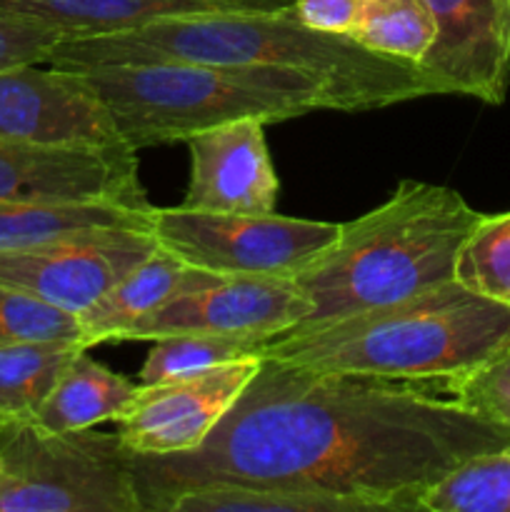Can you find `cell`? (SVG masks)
<instances>
[{"instance_id": "6da1fadb", "label": "cell", "mask_w": 510, "mask_h": 512, "mask_svg": "<svg viewBox=\"0 0 510 512\" xmlns=\"http://www.w3.org/2000/svg\"><path fill=\"white\" fill-rule=\"evenodd\" d=\"M510 445V428L415 380L318 373L263 360L205 443L180 455L130 453L143 512L215 483L345 495L413 512L465 460Z\"/></svg>"}, {"instance_id": "7a4b0ae2", "label": "cell", "mask_w": 510, "mask_h": 512, "mask_svg": "<svg viewBox=\"0 0 510 512\" xmlns=\"http://www.w3.org/2000/svg\"><path fill=\"white\" fill-rule=\"evenodd\" d=\"M143 63H200L303 73L330 90L333 110L365 113L435 95L418 63L385 58L353 38L300 23L293 8L165 18L100 38H65L48 65L73 73Z\"/></svg>"}, {"instance_id": "3957f363", "label": "cell", "mask_w": 510, "mask_h": 512, "mask_svg": "<svg viewBox=\"0 0 510 512\" xmlns=\"http://www.w3.org/2000/svg\"><path fill=\"white\" fill-rule=\"evenodd\" d=\"M480 215L453 188L400 180L385 203L340 225L335 243L295 278L308 313L288 333L385 308L450 283Z\"/></svg>"}, {"instance_id": "277c9868", "label": "cell", "mask_w": 510, "mask_h": 512, "mask_svg": "<svg viewBox=\"0 0 510 512\" xmlns=\"http://www.w3.org/2000/svg\"><path fill=\"white\" fill-rule=\"evenodd\" d=\"M510 350V308L438 285L385 308L320 328L283 333L263 345V360L318 373L445 383Z\"/></svg>"}, {"instance_id": "5b68a950", "label": "cell", "mask_w": 510, "mask_h": 512, "mask_svg": "<svg viewBox=\"0 0 510 512\" xmlns=\"http://www.w3.org/2000/svg\"><path fill=\"white\" fill-rule=\"evenodd\" d=\"M130 150L178 143L238 118L268 123L333 110L330 90L303 73L200 63L113 65L80 73Z\"/></svg>"}, {"instance_id": "8992f818", "label": "cell", "mask_w": 510, "mask_h": 512, "mask_svg": "<svg viewBox=\"0 0 510 512\" xmlns=\"http://www.w3.org/2000/svg\"><path fill=\"white\" fill-rule=\"evenodd\" d=\"M0 512H143L130 450L118 433L3 420Z\"/></svg>"}, {"instance_id": "52a82bcc", "label": "cell", "mask_w": 510, "mask_h": 512, "mask_svg": "<svg viewBox=\"0 0 510 512\" xmlns=\"http://www.w3.org/2000/svg\"><path fill=\"white\" fill-rule=\"evenodd\" d=\"M340 225L285 218L278 213H210L155 208L160 248L190 268L218 275L295 280L335 243Z\"/></svg>"}, {"instance_id": "ba28073f", "label": "cell", "mask_w": 510, "mask_h": 512, "mask_svg": "<svg viewBox=\"0 0 510 512\" xmlns=\"http://www.w3.org/2000/svg\"><path fill=\"white\" fill-rule=\"evenodd\" d=\"M155 248L158 240L148 230H83L38 248L0 253V283L80 318Z\"/></svg>"}, {"instance_id": "9c48e42d", "label": "cell", "mask_w": 510, "mask_h": 512, "mask_svg": "<svg viewBox=\"0 0 510 512\" xmlns=\"http://www.w3.org/2000/svg\"><path fill=\"white\" fill-rule=\"evenodd\" d=\"M3 203H113L153 208L128 145L65 148L0 138Z\"/></svg>"}, {"instance_id": "30bf717a", "label": "cell", "mask_w": 510, "mask_h": 512, "mask_svg": "<svg viewBox=\"0 0 510 512\" xmlns=\"http://www.w3.org/2000/svg\"><path fill=\"white\" fill-rule=\"evenodd\" d=\"M305 313L308 300L295 280L213 273L135 323L123 340H158L183 333L275 338L293 330Z\"/></svg>"}, {"instance_id": "8fae6325", "label": "cell", "mask_w": 510, "mask_h": 512, "mask_svg": "<svg viewBox=\"0 0 510 512\" xmlns=\"http://www.w3.org/2000/svg\"><path fill=\"white\" fill-rule=\"evenodd\" d=\"M263 358H240L203 373L140 385L118 420V435L135 455H180L200 448L233 408Z\"/></svg>"}, {"instance_id": "7c38bea8", "label": "cell", "mask_w": 510, "mask_h": 512, "mask_svg": "<svg viewBox=\"0 0 510 512\" xmlns=\"http://www.w3.org/2000/svg\"><path fill=\"white\" fill-rule=\"evenodd\" d=\"M0 138L65 148L123 145L83 75L48 63L0 70Z\"/></svg>"}, {"instance_id": "4fadbf2b", "label": "cell", "mask_w": 510, "mask_h": 512, "mask_svg": "<svg viewBox=\"0 0 510 512\" xmlns=\"http://www.w3.org/2000/svg\"><path fill=\"white\" fill-rule=\"evenodd\" d=\"M435 40L420 70L435 95L500 105L510 80V0H425Z\"/></svg>"}, {"instance_id": "5bb4252c", "label": "cell", "mask_w": 510, "mask_h": 512, "mask_svg": "<svg viewBox=\"0 0 510 512\" xmlns=\"http://www.w3.org/2000/svg\"><path fill=\"white\" fill-rule=\"evenodd\" d=\"M185 143L190 148L185 208L210 213H275L280 180L270 160L263 120H230L200 130Z\"/></svg>"}, {"instance_id": "9a60e30c", "label": "cell", "mask_w": 510, "mask_h": 512, "mask_svg": "<svg viewBox=\"0 0 510 512\" xmlns=\"http://www.w3.org/2000/svg\"><path fill=\"white\" fill-rule=\"evenodd\" d=\"M293 0H0V13L30 20L65 38L128 33L165 18L208 13H273Z\"/></svg>"}, {"instance_id": "2e32d148", "label": "cell", "mask_w": 510, "mask_h": 512, "mask_svg": "<svg viewBox=\"0 0 510 512\" xmlns=\"http://www.w3.org/2000/svg\"><path fill=\"white\" fill-rule=\"evenodd\" d=\"M208 275L213 273L190 268L158 245L143 263L135 265L125 278H120L93 308L80 315L85 348L123 340L135 323L148 318L168 300H173L175 295L205 280Z\"/></svg>"}, {"instance_id": "e0dca14e", "label": "cell", "mask_w": 510, "mask_h": 512, "mask_svg": "<svg viewBox=\"0 0 510 512\" xmlns=\"http://www.w3.org/2000/svg\"><path fill=\"white\" fill-rule=\"evenodd\" d=\"M135 393L138 383L100 365L90 358L88 348H83L70 360L33 423L50 433H75L103 423H118Z\"/></svg>"}, {"instance_id": "ac0fdd59", "label": "cell", "mask_w": 510, "mask_h": 512, "mask_svg": "<svg viewBox=\"0 0 510 512\" xmlns=\"http://www.w3.org/2000/svg\"><path fill=\"white\" fill-rule=\"evenodd\" d=\"M155 208L113 203H3L0 253L38 248L93 228H128L153 233Z\"/></svg>"}, {"instance_id": "d6986e66", "label": "cell", "mask_w": 510, "mask_h": 512, "mask_svg": "<svg viewBox=\"0 0 510 512\" xmlns=\"http://www.w3.org/2000/svg\"><path fill=\"white\" fill-rule=\"evenodd\" d=\"M165 512H378L370 503L285 485L215 483L175 495Z\"/></svg>"}, {"instance_id": "ffe728a7", "label": "cell", "mask_w": 510, "mask_h": 512, "mask_svg": "<svg viewBox=\"0 0 510 512\" xmlns=\"http://www.w3.org/2000/svg\"><path fill=\"white\" fill-rule=\"evenodd\" d=\"M80 350L78 343L0 345V423L33 420Z\"/></svg>"}, {"instance_id": "44dd1931", "label": "cell", "mask_w": 510, "mask_h": 512, "mask_svg": "<svg viewBox=\"0 0 510 512\" xmlns=\"http://www.w3.org/2000/svg\"><path fill=\"white\" fill-rule=\"evenodd\" d=\"M270 338L260 335H220V333H183L153 340L148 358L140 368V385L163 383L203 373L218 365L263 353ZM263 358V355H260Z\"/></svg>"}, {"instance_id": "7402d4cb", "label": "cell", "mask_w": 510, "mask_h": 512, "mask_svg": "<svg viewBox=\"0 0 510 512\" xmlns=\"http://www.w3.org/2000/svg\"><path fill=\"white\" fill-rule=\"evenodd\" d=\"M350 38L385 58L420 63L435 40V18L425 0H363Z\"/></svg>"}, {"instance_id": "603a6c76", "label": "cell", "mask_w": 510, "mask_h": 512, "mask_svg": "<svg viewBox=\"0 0 510 512\" xmlns=\"http://www.w3.org/2000/svg\"><path fill=\"white\" fill-rule=\"evenodd\" d=\"M418 510L425 512H510V445L465 460L428 488Z\"/></svg>"}, {"instance_id": "cb8c5ba5", "label": "cell", "mask_w": 510, "mask_h": 512, "mask_svg": "<svg viewBox=\"0 0 510 512\" xmlns=\"http://www.w3.org/2000/svg\"><path fill=\"white\" fill-rule=\"evenodd\" d=\"M455 283L510 308V210L480 215L455 255Z\"/></svg>"}, {"instance_id": "d4e9b609", "label": "cell", "mask_w": 510, "mask_h": 512, "mask_svg": "<svg viewBox=\"0 0 510 512\" xmlns=\"http://www.w3.org/2000/svg\"><path fill=\"white\" fill-rule=\"evenodd\" d=\"M15 343H78L85 348L83 325L78 315L0 283V345Z\"/></svg>"}, {"instance_id": "484cf974", "label": "cell", "mask_w": 510, "mask_h": 512, "mask_svg": "<svg viewBox=\"0 0 510 512\" xmlns=\"http://www.w3.org/2000/svg\"><path fill=\"white\" fill-rule=\"evenodd\" d=\"M443 388L475 413L510 428V350L460 378L445 380Z\"/></svg>"}, {"instance_id": "4316f807", "label": "cell", "mask_w": 510, "mask_h": 512, "mask_svg": "<svg viewBox=\"0 0 510 512\" xmlns=\"http://www.w3.org/2000/svg\"><path fill=\"white\" fill-rule=\"evenodd\" d=\"M60 35L45 25L0 13V70L15 65L48 63Z\"/></svg>"}, {"instance_id": "83f0119b", "label": "cell", "mask_w": 510, "mask_h": 512, "mask_svg": "<svg viewBox=\"0 0 510 512\" xmlns=\"http://www.w3.org/2000/svg\"><path fill=\"white\" fill-rule=\"evenodd\" d=\"M363 0H293V13L300 23L320 33L350 38L360 18Z\"/></svg>"}]
</instances>
